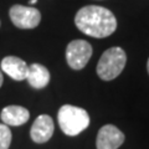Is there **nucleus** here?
Returning a JSON list of instances; mask_svg holds the SVG:
<instances>
[{"label": "nucleus", "mask_w": 149, "mask_h": 149, "mask_svg": "<svg viewBox=\"0 0 149 149\" xmlns=\"http://www.w3.org/2000/svg\"><path fill=\"white\" fill-rule=\"evenodd\" d=\"M0 118L4 124L17 127V125L25 124L29 120L30 112L21 106H6L5 108H3Z\"/></svg>", "instance_id": "obj_9"}, {"label": "nucleus", "mask_w": 149, "mask_h": 149, "mask_svg": "<svg viewBox=\"0 0 149 149\" xmlns=\"http://www.w3.org/2000/svg\"><path fill=\"white\" fill-rule=\"evenodd\" d=\"M9 16H10L13 24L19 29L30 30L35 29L40 25L41 13L36 8L24 6V5H13L9 9Z\"/></svg>", "instance_id": "obj_4"}, {"label": "nucleus", "mask_w": 149, "mask_h": 149, "mask_svg": "<svg viewBox=\"0 0 149 149\" xmlns=\"http://www.w3.org/2000/svg\"><path fill=\"white\" fill-rule=\"evenodd\" d=\"M50 71L41 63H32L27 70L26 80L29 85L35 90L45 88L50 82Z\"/></svg>", "instance_id": "obj_10"}, {"label": "nucleus", "mask_w": 149, "mask_h": 149, "mask_svg": "<svg viewBox=\"0 0 149 149\" xmlns=\"http://www.w3.org/2000/svg\"><path fill=\"white\" fill-rule=\"evenodd\" d=\"M124 142V134L113 124L103 125L96 139L97 149H118Z\"/></svg>", "instance_id": "obj_6"}, {"label": "nucleus", "mask_w": 149, "mask_h": 149, "mask_svg": "<svg viewBox=\"0 0 149 149\" xmlns=\"http://www.w3.org/2000/svg\"><path fill=\"white\" fill-rule=\"evenodd\" d=\"M3 82H4V77H3L1 70H0V87H1V86H3Z\"/></svg>", "instance_id": "obj_12"}, {"label": "nucleus", "mask_w": 149, "mask_h": 149, "mask_svg": "<svg viewBox=\"0 0 149 149\" xmlns=\"http://www.w3.org/2000/svg\"><path fill=\"white\" fill-rule=\"evenodd\" d=\"M92 46L85 40H73L67 45L66 61L72 70H82L92 56Z\"/></svg>", "instance_id": "obj_5"}, {"label": "nucleus", "mask_w": 149, "mask_h": 149, "mask_svg": "<svg viewBox=\"0 0 149 149\" xmlns=\"http://www.w3.org/2000/svg\"><path fill=\"white\" fill-rule=\"evenodd\" d=\"M1 71H4L9 77L15 81H24L27 77V63L16 56H6L1 60Z\"/></svg>", "instance_id": "obj_8"}, {"label": "nucleus", "mask_w": 149, "mask_h": 149, "mask_svg": "<svg viewBox=\"0 0 149 149\" xmlns=\"http://www.w3.org/2000/svg\"><path fill=\"white\" fill-rule=\"evenodd\" d=\"M147 70H148V73H149V58H148V62H147Z\"/></svg>", "instance_id": "obj_14"}, {"label": "nucleus", "mask_w": 149, "mask_h": 149, "mask_svg": "<svg viewBox=\"0 0 149 149\" xmlns=\"http://www.w3.org/2000/svg\"><path fill=\"white\" fill-rule=\"evenodd\" d=\"M30 4H31V5H35V4H36V0H30Z\"/></svg>", "instance_id": "obj_13"}, {"label": "nucleus", "mask_w": 149, "mask_h": 149, "mask_svg": "<svg viewBox=\"0 0 149 149\" xmlns=\"http://www.w3.org/2000/svg\"><path fill=\"white\" fill-rule=\"evenodd\" d=\"M54 129H55V125H54L52 118L47 114H41L32 123V127L30 130L31 139L35 143H40V144L46 143L52 137Z\"/></svg>", "instance_id": "obj_7"}, {"label": "nucleus", "mask_w": 149, "mask_h": 149, "mask_svg": "<svg viewBox=\"0 0 149 149\" xmlns=\"http://www.w3.org/2000/svg\"><path fill=\"white\" fill-rule=\"evenodd\" d=\"M74 25L87 36L104 39L117 29V19L109 9L98 5H87L77 11Z\"/></svg>", "instance_id": "obj_1"}, {"label": "nucleus", "mask_w": 149, "mask_h": 149, "mask_svg": "<svg viewBox=\"0 0 149 149\" xmlns=\"http://www.w3.org/2000/svg\"><path fill=\"white\" fill-rule=\"evenodd\" d=\"M57 119L62 132L70 137L78 136L90 125V116L86 109L72 104H65L58 109Z\"/></svg>", "instance_id": "obj_2"}, {"label": "nucleus", "mask_w": 149, "mask_h": 149, "mask_svg": "<svg viewBox=\"0 0 149 149\" xmlns=\"http://www.w3.org/2000/svg\"><path fill=\"white\" fill-rule=\"evenodd\" d=\"M11 130L6 124L0 123V149H9L11 144Z\"/></svg>", "instance_id": "obj_11"}, {"label": "nucleus", "mask_w": 149, "mask_h": 149, "mask_svg": "<svg viewBox=\"0 0 149 149\" xmlns=\"http://www.w3.org/2000/svg\"><path fill=\"white\" fill-rule=\"evenodd\" d=\"M127 62V55L120 47H111L102 54L97 63V74L103 81H112L122 73Z\"/></svg>", "instance_id": "obj_3"}]
</instances>
